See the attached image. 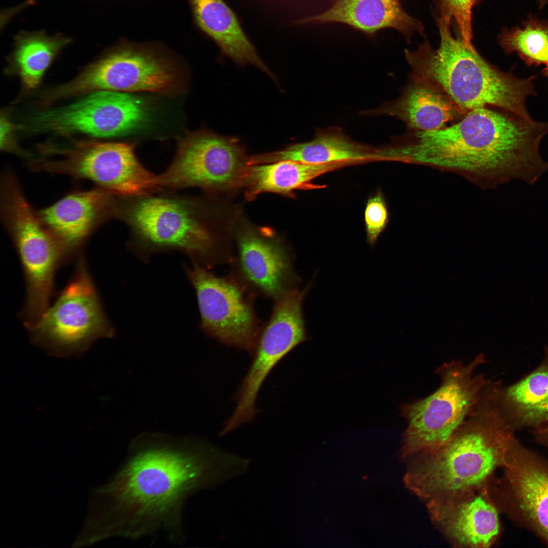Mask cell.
Wrapping results in <instances>:
<instances>
[{"mask_svg":"<svg viewBox=\"0 0 548 548\" xmlns=\"http://www.w3.org/2000/svg\"><path fill=\"white\" fill-rule=\"evenodd\" d=\"M530 431L535 442L548 450V417L543 423Z\"/></svg>","mask_w":548,"mask_h":548,"instance_id":"30","label":"cell"},{"mask_svg":"<svg viewBox=\"0 0 548 548\" xmlns=\"http://www.w3.org/2000/svg\"><path fill=\"white\" fill-rule=\"evenodd\" d=\"M436 21L440 38L437 48L426 39L416 50H404L410 79L440 90L465 115L490 106L532 119L526 101L536 93L535 76L520 78L500 71L485 60L472 44L458 33L454 37L451 22Z\"/></svg>","mask_w":548,"mask_h":548,"instance_id":"4","label":"cell"},{"mask_svg":"<svg viewBox=\"0 0 548 548\" xmlns=\"http://www.w3.org/2000/svg\"><path fill=\"white\" fill-rule=\"evenodd\" d=\"M515 432L488 390L446 443L411 462L403 478L406 487L426 502L489 487Z\"/></svg>","mask_w":548,"mask_h":548,"instance_id":"3","label":"cell"},{"mask_svg":"<svg viewBox=\"0 0 548 548\" xmlns=\"http://www.w3.org/2000/svg\"><path fill=\"white\" fill-rule=\"evenodd\" d=\"M170 165L158 175L163 190L215 191L242 185L247 161L238 140L202 129L178 139Z\"/></svg>","mask_w":548,"mask_h":548,"instance_id":"9","label":"cell"},{"mask_svg":"<svg viewBox=\"0 0 548 548\" xmlns=\"http://www.w3.org/2000/svg\"><path fill=\"white\" fill-rule=\"evenodd\" d=\"M237 254L230 275L252 295L279 299L298 288L300 279L290 251L268 229L245 226L236 236Z\"/></svg>","mask_w":548,"mask_h":548,"instance_id":"15","label":"cell"},{"mask_svg":"<svg viewBox=\"0 0 548 548\" xmlns=\"http://www.w3.org/2000/svg\"><path fill=\"white\" fill-rule=\"evenodd\" d=\"M540 8H543L546 5H548V0H535Z\"/></svg>","mask_w":548,"mask_h":548,"instance_id":"31","label":"cell"},{"mask_svg":"<svg viewBox=\"0 0 548 548\" xmlns=\"http://www.w3.org/2000/svg\"><path fill=\"white\" fill-rule=\"evenodd\" d=\"M178 77L174 65L146 49L123 46L112 49L87 66L77 77L48 92L51 101L91 91L174 89Z\"/></svg>","mask_w":548,"mask_h":548,"instance_id":"12","label":"cell"},{"mask_svg":"<svg viewBox=\"0 0 548 548\" xmlns=\"http://www.w3.org/2000/svg\"><path fill=\"white\" fill-rule=\"evenodd\" d=\"M498 406L515 432L531 430L541 425L548 413V347L544 346L539 364L519 381L508 386L499 382Z\"/></svg>","mask_w":548,"mask_h":548,"instance_id":"20","label":"cell"},{"mask_svg":"<svg viewBox=\"0 0 548 548\" xmlns=\"http://www.w3.org/2000/svg\"><path fill=\"white\" fill-rule=\"evenodd\" d=\"M547 133V122L485 107L448 127L412 131L382 153L385 160L454 173L484 189L513 180L533 185L547 167L539 153Z\"/></svg>","mask_w":548,"mask_h":548,"instance_id":"2","label":"cell"},{"mask_svg":"<svg viewBox=\"0 0 548 548\" xmlns=\"http://www.w3.org/2000/svg\"><path fill=\"white\" fill-rule=\"evenodd\" d=\"M116 196L99 188L67 195L39 217L72 260L99 225L116 218Z\"/></svg>","mask_w":548,"mask_h":548,"instance_id":"18","label":"cell"},{"mask_svg":"<svg viewBox=\"0 0 548 548\" xmlns=\"http://www.w3.org/2000/svg\"><path fill=\"white\" fill-rule=\"evenodd\" d=\"M543 73L548 77V64L545 65V67L543 70Z\"/></svg>","mask_w":548,"mask_h":548,"instance_id":"32","label":"cell"},{"mask_svg":"<svg viewBox=\"0 0 548 548\" xmlns=\"http://www.w3.org/2000/svg\"><path fill=\"white\" fill-rule=\"evenodd\" d=\"M426 503L432 522L455 546L489 547L499 537L500 512L490 487Z\"/></svg>","mask_w":548,"mask_h":548,"instance_id":"17","label":"cell"},{"mask_svg":"<svg viewBox=\"0 0 548 548\" xmlns=\"http://www.w3.org/2000/svg\"><path fill=\"white\" fill-rule=\"evenodd\" d=\"M26 328L33 344L59 357L80 356L96 340L114 336L83 255L53 304Z\"/></svg>","mask_w":548,"mask_h":548,"instance_id":"7","label":"cell"},{"mask_svg":"<svg viewBox=\"0 0 548 548\" xmlns=\"http://www.w3.org/2000/svg\"><path fill=\"white\" fill-rule=\"evenodd\" d=\"M499 44L507 54L517 53L528 65L548 64V21L530 17L522 27L504 28Z\"/></svg>","mask_w":548,"mask_h":548,"instance_id":"26","label":"cell"},{"mask_svg":"<svg viewBox=\"0 0 548 548\" xmlns=\"http://www.w3.org/2000/svg\"><path fill=\"white\" fill-rule=\"evenodd\" d=\"M10 236L25 280L26 298L20 317L27 327L36 323L49 306L55 273L71 260L53 234L37 220L21 222Z\"/></svg>","mask_w":548,"mask_h":548,"instance_id":"16","label":"cell"},{"mask_svg":"<svg viewBox=\"0 0 548 548\" xmlns=\"http://www.w3.org/2000/svg\"><path fill=\"white\" fill-rule=\"evenodd\" d=\"M386 203L381 191L370 197L366 204L364 221L367 243L374 246L388 222Z\"/></svg>","mask_w":548,"mask_h":548,"instance_id":"28","label":"cell"},{"mask_svg":"<svg viewBox=\"0 0 548 548\" xmlns=\"http://www.w3.org/2000/svg\"><path fill=\"white\" fill-rule=\"evenodd\" d=\"M353 164L355 163L339 162L317 164L283 160L263 165H247L242 185L246 188V196L248 200L264 192L289 196L294 190L306 187L315 178Z\"/></svg>","mask_w":548,"mask_h":548,"instance_id":"24","label":"cell"},{"mask_svg":"<svg viewBox=\"0 0 548 548\" xmlns=\"http://www.w3.org/2000/svg\"><path fill=\"white\" fill-rule=\"evenodd\" d=\"M363 114L393 116L402 120L413 131H421L444 127L446 124L464 114L440 90L413 81L397 99Z\"/></svg>","mask_w":548,"mask_h":548,"instance_id":"21","label":"cell"},{"mask_svg":"<svg viewBox=\"0 0 548 548\" xmlns=\"http://www.w3.org/2000/svg\"><path fill=\"white\" fill-rule=\"evenodd\" d=\"M204 203L199 197L166 190L117 196L116 218L129 229V248L143 260L156 252L178 250L202 266L230 262L219 249Z\"/></svg>","mask_w":548,"mask_h":548,"instance_id":"5","label":"cell"},{"mask_svg":"<svg viewBox=\"0 0 548 548\" xmlns=\"http://www.w3.org/2000/svg\"><path fill=\"white\" fill-rule=\"evenodd\" d=\"M185 270L195 290L202 329L225 344L253 351L260 329L252 295L231 275L219 277L195 263Z\"/></svg>","mask_w":548,"mask_h":548,"instance_id":"14","label":"cell"},{"mask_svg":"<svg viewBox=\"0 0 548 548\" xmlns=\"http://www.w3.org/2000/svg\"><path fill=\"white\" fill-rule=\"evenodd\" d=\"M483 354L467 364L446 362L436 370L439 387L427 397L402 405L401 415L407 422L401 456L433 452L446 443L473 412L491 381L475 368L486 362Z\"/></svg>","mask_w":548,"mask_h":548,"instance_id":"6","label":"cell"},{"mask_svg":"<svg viewBox=\"0 0 548 548\" xmlns=\"http://www.w3.org/2000/svg\"><path fill=\"white\" fill-rule=\"evenodd\" d=\"M149 118L147 105L141 98L120 91L100 90L68 106L37 114L29 126L35 132L113 138L134 132Z\"/></svg>","mask_w":548,"mask_h":548,"instance_id":"13","label":"cell"},{"mask_svg":"<svg viewBox=\"0 0 548 548\" xmlns=\"http://www.w3.org/2000/svg\"><path fill=\"white\" fill-rule=\"evenodd\" d=\"M314 22H340L373 37L381 29L392 28L400 32L407 42L415 32L424 36L422 23L406 13L401 0H335L327 11L306 17L297 25Z\"/></svg>","mask_w":548,"mask_h":548,"instance_id":"19","label":"cell"},{"mask_svg":"<svg viewBox=\"0 0 548 548\" xmlns=\"http://www.w3.org/2000/svg\"><path fill=\"white\" fill-rule=\"evenodd\" d=\"M71 41L61 34L49 36L42 31H22L16 36L10 61L25 88L39 85L54 58Z\"/></svg>","mask_w":548,"mask_h":548,"instance_id":"25","label":"cell"},{"mask_svg":"<svg viewBox=\"0 0 548 548\" xmlns=\"http://www.w3.org/2000/svg\"><path fill=\"white\" fill-rule=\"evenodd\" d=\"M378 149L355 142L337 127L318 130L309 142L290 145L281 150L253 155L248 164L291 160L307 164L339 162L354 163L376 160Z\"/></svg>","mask_w":548,"mask_h":548,"instance_id":"23","label":"cell"},{"mask_svg":"<svg viewBox=\"0 0 548 548\" xmlns=\"http://www.w3.org/2000/svg\"><path fill=\"white\" fill-rule=\"evenodd\" d=\"M129 143H77L55 150L57 159L32 161L37 170L90 180L100 188L119 197L147 196L161 191L158 175L147 169Z\"/></svg>","mask_w":548,"mask_h":548,"instance_id":"8","label":"cell"},{"mask_svg":"<svg viewBox=\"0 0 548 548\" xmlns=\"http://www.w3.org/2000/svg\"><path fill=\"white\" fill-rule=\"evenodd\" d=\"M435 18L455 21L457 33L464 41L472 44V9L481 0H432Z\"/></svg>","mask_w":548,"mask_h":548,"instance_id":"27","label":"cell"},{"mask_svg":"<svg viewBox=\"0 0 548 548\" xmlns=\"http://www.w3.org/2000/svg\"><path fill=\"white\" fill-rule=\"evenodd\" d=\"M311 287L295 289L275 301L271 316L259 330L252 363L240 387L237 404L224 425L229 432L251 421L261 385L274 366L297 345L307 339L302 302Z\"/></svg>","mask_w":548,"mask_h":548,"instance_id":"11","label":"cell"},{"mask_svg":"<svg viewBox=\"0 0 548 548\" xmlns=\"http://www.w3.org/2000/svg\"><path fill=\"white\" fill-rule=\"evenodd\" d=\"M243 458L203 440L160 433L139 435L124 463L102 490L104 533L136 539L164 531L182 542L186 500L243 474Z\"/></svg>","mask_w":548,"mask_h":548,"instance_id":"1","label":"cell"},{"mask_svg":"<svg viewBox=\"0 0 548 548\" xmlns=\"http://www.w3.org/2000/svg\"><path fill=\"white\" fill-rule=\"evenodd\" d=\"M188 1L195 24L214 41L223 54L239 65H254L275 80L245 33L236 15L224 1Z\"/></svg>","mask_w":548,"mask_h":548,"instance_id":"22","label":"cell"},{"mask_svg":"<svg viewBox=\"0 0 548 548\" xmlns=\"http://www.w3.org/2000/svg\"><path fill=\"white\" fill-rule=\"evenodd\" d=\"M13 126L9 121L8 118L5 115L1 118V147L4 149L8 148L10 144L12 143L11 135L12 134Z\"/></svg>","mask_w":548,"mask_h":548,"instance_id":"29","label":"cell"},{"mask_svg":"<svg viewBox=\"0 0 548 548\" xmlns=\"http://www.w3.org/2000/svg\"><path fill=\"white\" fill-rule=\"evenodd\" d=\"M490 487L500 513L548 546V458L511 439Z\"/></svg>","mask_w":548,"mask_h":548,"instance_id":"10","label":"cell"}]
</instances>
